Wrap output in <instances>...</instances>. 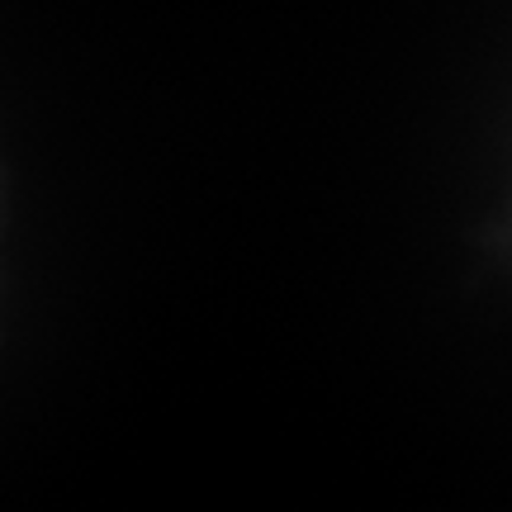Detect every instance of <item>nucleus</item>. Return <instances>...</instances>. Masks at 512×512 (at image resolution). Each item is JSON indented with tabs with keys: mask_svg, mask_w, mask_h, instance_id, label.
Masks as SVG:
<instances>
[]
</instances>
